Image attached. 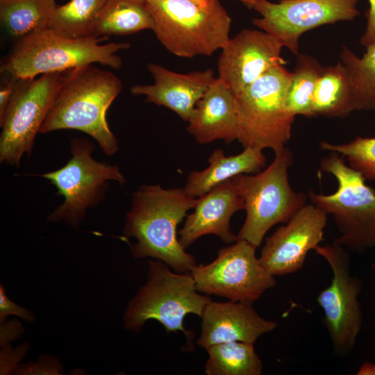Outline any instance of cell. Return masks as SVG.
Masks as SVG:
<instances>
[{
	"label": "cell",
	"mask_w": 375,
	"mask_h": 375,
	"mask_svg": "<svg viewBox=\"0 0 375 375\" xmlns=\"http://www.w3.org/2000/svg\"><path fill=\"white\" fill-rule=\"evenodd\" d=\"M197 198L183 188L164 189L160 185H144L133 192L126 215L124 234L136 240L131 246L135 258L151 257L176 272H190L197 265L177 237V227Z\"/></svg>",
	"instance_id": "1"
},
{
	"label": "cell",
	"mask_w": 375,
	"mask_h": 375,
	"mask_svg": "<svg viewBox=\"0 0 375 375\" xmlns=\"http://www.w3.org/2000/svg\"><path fill=\"white\" fill-rule=\"evenodd\" d=\"M122 87L115 74L94 64L69 70L39 133L80 131L94 138L106 155H114L118 142L107 122L106 112Z\"/></svg>",
	"instance_id": "2"
},
{
	"label": "cell",
	"mask_w": 375,
	"mask_h": 375,
	"mask_svg": "<svg viewBox=\"0 0 375 375\" xmlns=\"http://www.w3.org/2000/svg\"><path fill=\"white\" fill-rule=\"evenodd\" d=\"M107 38H72L47 28L18 39L1 65V72L15 80L62 72L99 63L113 69L122 65L117 54L128 43L109 42Z\"/></svg>",
	"instance_id": "3"
},
{
	"label": "cell",
	"mask_w": 375,
	"mask_h": 375,
	"mask_svg": "<svg viewBox=\"0 0 375 375\" xmlns=\"http://www.w3.org/2000/svg\"><path fill=\"white\" fill-rule=\"evenodd\" d=\"M293 160V153L285 147L274 153L273 161L264 170L233 178L246 212L238 240L258 247L272 227L287 223L307 204V195L295 192L289 181L288 169Z\"/></svg>",
	"instance_id": "4"
},
{
	"label": "cell",
	"mask_w": 375,
	"mask_h": 375,
	"mask_svg": "<svg viewBox=\"0 0 375 375\" xmlns=\"http://www.w3.org/2000/svg\"><path fill=\"white\" fill-rule=\"evenodd\" d=\"M330 152L319 167L335 178L338 188L330 194L309 190L310 203L333 216L340 233L335 243L353 252L375 247V190L342 156Z\"/></svg>",
	"instance_id": "5"
},
{
	"label": "cell",
	"mask_w": 375,
	"mask_h": 375,
	"mask_svg": "<svg viewBox=\"0 0 375 375\" xmlns=\"http://www.w3.org/2000/svg\"><path fill=\"white\" fill-rule=\"evenodd\" d=\"M161 260L149 262L147 283L130 301L125 315L126 328L138 331L149 319L159 322L167 332L182 331L190 342L194 334L183 326L185 317H201L211 299L199 292L190 272H172Z\"/></svg>",
	"instance_id": "6"
},
{
	"label": "cell",
	"mask_w": 375,
	"mask_h": 375,
	"mask_svg": "<svg viewBox=\"0 0 375 375\" xmlns=\"http://www.w3.org/2000/svg\"><path fill=\"white\" fill-rule=\"evenodd\" d=\"M292 76L285 65L276 66L235 96L238 140L244 148L276 153L285 147L295 118L287 108Z\"/></svg>",
	"instance_id": "7"
},
{
	"label": "cell",
	"mask_w": 375,
	"mask_h": 375,
	"mask_svg": "<svg viewBox=\"0 0 375 375\" xmlns=\"http://www.w3.org/2000/svg\"><path fill=\"white\" fill-rule=\"evenodd\" d=\"M145 1L157 39L177 56H209L230 39L231 19L220 3L206 9L191 0Z\"/></svg>",
	"instance_id": "8"
},
{
	"label": "cell",
	"mask_w": 375,
	"mask_h": 375,
	"mask_svg": "<svg viewBox=\"0 0 375 375\" xmlns=\"http://www.w3.org/2000/svg\"><path fill=\"white\" fill-rule=\"evenodd\" d=\"M94 144L85 138H74L70 144L72 158L62 167L44 173L47 179L64 198L49 216V222H60L78 228L88 208L99 204L105 197L109 182L126 183L116 165L99 162L92 157Z\"/></svg>",
	"instance_id": "9"
},
{
	"label": "cell",
	"mask_w": 375,
	"mask_h": 375,
	"mask_svg": "<svg viewBox=\"0 0 375 375\" xmlns=\"http://www.w3.org/2000/svg\"><path fill=\"white\" fill-rule=\"evenodd\" d=\"M68 71L17 80L15 91L0 122V162L18 167L30 155L35 137Z\"/></svg>",
	"instance_id": "10"
},
{
	"label": "cell",
	"mask_w": 375,
	"mask_h": 375,
	"mask_svg": "<svg viewBox=\"0 0 375 375\" xmlns=\"http://www.w3.org/2000/svg\"><path fill=\"white\" fill-rule=\"evenodd\" d=\"M315 251L328 263L332 271L330 285L322 290L317 301L323 309L324 323L334 353L347 356L356 344L362 324L358 299L362 283L352 275L350 256L342 246H318Z\"/></svg>",
	"instance_id": "11"
},
{
	"label": "cell",
	"mask_w": 375,
	"mask_h": 375,
	"mask_svg": "<svg viewBox=\"0 0 375 375\" xmlns=\"http://www.w3.org/2000/svg\"><path fill=\"white\" fill-rule=\"evenodd\" d=\"M257 247L244 240L219 250L216 258L195 265L190 273L197 288L235 301L253 303L276 284L275 276L261 264Z\"/></svg>",
	"instance_id": "12"
},
{
	"label": "cell",
	"mask_w": 375,
	"mask_h": 375,
	"mask_svg": "<svg viewBox=\"0 0 375 375\" xmlns=\"http://www.w3.org/2000/svg\"><path fill=\"white\" fill-rule=\"evenodd\" d=\"M358 0H255L249 8L259 12L253 24L274 37L293 54L299 53L303 33L328 24L352 21L360 15Z\"/></svg>",
	"instance_id": "13"
},
{
	"label": "cell",
	"mask_w": 375,
	"mask_h": 375,
	"mask_svg": "<svg viewBox=\"0 0 375 375\" xmlns=\"http://www.w3.org/2000/svg\"><path fill=\"white\" fill-rule=\"evenodd\" d=\"M327 213L315 205H305L285 225L269 237L259 260L272 275L284 276L300 270L308 253L322 242Z\"/></svg>",
	"instance_id": "14"
},
{
	"label": "cell",
	"mask_w": 375,
	"mask_h": 375,
	"mask_svg": "<svg viewBox=\"0 0 375 375\" xmlns=\"http://www.w3.org/2000/svg\"><path fill=\"white\" fill-rule=\"evenodd\" d=\"M283 47L263 31L242 29L222 49L217 78L236 96L272 68L287 63Z\"/></svg>",
	"instance_id": "15"
},
{
	"label": "cell",
	"mask_w": 375,
	"mask_h": 375,
	"mask_svg": "<svg viewBox=\"0 0 375 375\" xmlns=\"http://www.w3.org/2000/svg\"><path fill=\"white\" fill-rule=\"evenodd\" d=\"M201 318L200 347H208L222 342L240 341L253 343L261 335L274 330L276 322L262 318L253 303L229 300L209 301Z\"/></svg>",
	"instance_id": "16"
},
{
	"label": "cell",
	"mask_w": 375,
	"mask_h": 375,
	"mask_svg": "<svg viewBox=\"0 0 375 375\" xmlns=\"http://www.w3.org/2000/svg\"><path fill=\"white\" fill-rule=\"evenodd\" d=\"M147 69L154 83L135 85L131 88V93L144 96L146 101L165 106L188 122L197 103L215 78L212 69L180 74L152 62L147 64Z\"/></svg>",
	"instance_id": "17"
},
{
	"label": "cell",
	"mask_w": 375,
	"mask_h": 375,
	"mask_svg": "<svg viewBox=\"0 0 375 375\" xmlns=\"http://www.w3.org/2000/svg\"><path fill=\"white\" fill-rule=\"evenodd\" d=\"M193 209L178 232L179 242L185 249L208 234L226 243L238 240L231 231L230 221L235 212L244 209V203L233 178L197 197Z\"/></svg>",
	"instance_id": "18"
},
{
	"label": "cell",
	"mask_w": 375,
	"mask_h": 375,
	"mask_svg": "<svg viewBox=\"0 0 375 375\" xmlns=\"http://www.w3.org/2000/svg\"><path fill=\"white\" fill-rule=\"evenodd\" d=\"M187 130L201 144L216 140L227 144L238 140L236 97L219 78H215L197 103Z\"/></svg>",
	"instance_id": "19"
},
{
	"label": "cell",
	"mask_w": 375,
	"mask_h": 375,
	"mask_svg": "<svg viewBox=\"0 0 375 375\" xmlns=\"http://www.w3.org/2000/svg\"><path fill=\"white\" fill-rule=\"evenodd\" d=\"M244 149L241 153L230 156H226L220 148L214 150L208 159V167L189 174L183 188L185 192L197 198L236 176L260 172L267 163L263 150Z\"/></svg>",
	"instance_id": "20"
},
{
	"label": "cell",
	"mask_w": 375,
	"mask_h": 375,
	"mask_svg": "<svg viewBox=\"0 0 375 375\" xmlns=\"http://www.w3.org/2000/svg\"><path fill=\"white\" fill-rule=\"evenodd\" d=\"M313 117H344L354 111L353 93L344 65L323 67L312 105Z\"/></svg>",
	"instance_id": "21"
},
{
	"label": "cell",
	"mask_w": 375,
	"mask_h": 375,
	"mask_svg": "<svg viewBox=\"0 0 375 375\" xmlns=\"http://www.w3.org/2000/svg\"><path fill=\"white\" fill-rule=\"evenodd\" d=\"M153 27L154 20L145 0H107L92 37L126 35Z\"/></svg>",
	"instance_id": "22"
},
{
	"label": "cell",
	"mask_w": 375,
	"mask_h": 375,
	"mask_svg": "<svg viewBox=\"0 0 375 375\" xmlns=\"http://www.w3.org/2000/svg\"><path fill=\"white\" fill-rule=\"evenodd\" d=\"M55 0H0V19L7 32L20 39L49 28Z\"/></svg>",
	"instance_id": "23"
},
{
	"label": "cell",
	"mask_w": 375,
	"mask_h": 375,
	"mask_svg": "<svg viewBox=\"0 0 375 375\" xmlns=\"http://www.w3.org/2000/svg\"><path fill=\"white\" fill-rule=\"evenodd\" d=\"M208 358L205 364L208 375H260L262 361L253 344L233 341L219 343L206 349Z\"/></svg>",
	"instance_id": "24"
},
{
	"label": "cell",
	"mask_w": 375,
	"mask_h": 375,
	"mask_svg": "<svg viewBox=\"0 0 375 375\" xmlns=\"http://www.w3.org/2000/svg\"><path fill=\"white\" fill-rule=\"evenodd\" d=\"M351 85L355 110L375 111V44L362 57L343 46L340 53Z\"/></svg>",
	"instance_id": "25"
},
{
	"label": "cell",
	"mask_w": 375,
	"mask_h": 375,
	"mask_svg": "<svg viewBox=\"0 0 375 375\" xmlns=\"http://www.w3.org/2000/svg\"><path fill=\"white\" fill-rule=\"evenodd\" d=\"M107 0H69L57 6L49 28L72 38L92 37L99 15Z\"/></svg>",
	"instance_id": "26"
},
{
	"label": "cell",
	"mask_w": 375,
	"mask_h": 375,
	"mask_svg": "<svg viewBox=\"0 0 375 375\" xmlns=\"http://www.w3.org/2000/svg\"><path fill=\"white\" fill-rule=\"evenodd\" d=\"M322 69L323 67L312 56L306 53L297 55L287 94V108L295 117H313L312 99Z\"/></svg>",
	"instance_id": "27"
},
{
	"label": "cell",
	"mask_w": 375,
	"mask_h": 375,
	"mask_svg": "<svg viewBox=\"0 0 375 375\" xmlns=\"http://www.w3.org/2000/svg\"><path fill=\"white\" fill-rule=\"evenodd\" d=\"M320 149L339 153L367 181H375V137H357L344 144L319 143Z\"/></svg>",
	"instance_id": "28"
},
{
	"label": "cell",
	"mask_w": 375,
	"mask_h": 375,
	"mask_svg": "<svg viewBox=\"0 0 375 375\" xmlns=\"http://www.w3.org/2000/svg\"><path fill=\"white\" fill-rule=\"evenodd\" d=\"M14 315L19 316L26 321H32L34 319L33 315L28 310L20 307L10 299H9L5 293V289L2 285L0 286V321L1 323L8 315Z\"/></svg>",
	"instance_id": "29"
},
{
	"label": "cell",
	"mask_w": 375,
	"mask_h": 375,
	"mask_svg": "<svg viewBox=\"0 0 375 375\" xmlns=\"http://www.w3.org/2000/svg\"><path fill=\"white\" fill-rule=\"evenodd\" d=\"M369 7L365 12L366 28L360 38V44L365 48L375 44V0H368Z\"/></svg>",
	"instance_id": "30"
},
{
	"label": "cell",
	"mask_w": 375,
	"mask_h": 375,
	"mask_svg": "<svg viewBox=\"0 0 375 375\" xmlns=\"http://www.w3.org/2000/svg\"><path fill=\"white\" fill-rule=\"evenodd\" d=\"M7 76L8 77L3 85H1L0 89V122L5 115L17 83V80L8 75Z\"/></svg>",
	"instance_id": "31"
},
{
	"label": "cell",
	"mask_w": 375,
	"mask_h": 375,
	"mask_svg": "<svg viewBox=\"0 0 375 375\" xmlns=\"http://www.w3.org/2000/svg\"><path fill=\"white\" fill-rule=\"evenodd\" d=\"M358 375H375V364L365 362L359 368Z\"/></svg>",
	"instance_id": "32"
},
{
	"label": "cell",
	"mask_w": 375,
	"mask_h": 375,
	"mask_svg": "<svg viewBox=\"0 0 375 375\" xmlns=\"http://www.w3.org/2000/svg\"><path fill=\"white\" fill-rule=\"evenodd\" d=\"M206 9H212L219 3V0H191Z\"/></svg>",
	"instance_id": "33"
},
{
	"label": "cell",
	"mask_w": 375,
	"mask_h": 375,
	"mask_svg": "<svg viewBox=\"0 0 375 375\" xmlns=\"http://www.w3.org/2000/svg\"><path fill=\"white\" fill-rule=\"evenodd\" d=\"M239 1L243 3L247 8H249L251 3L255 0H239Z\"/></svg>",
	"instance_id": "34"
}]
</instances>
